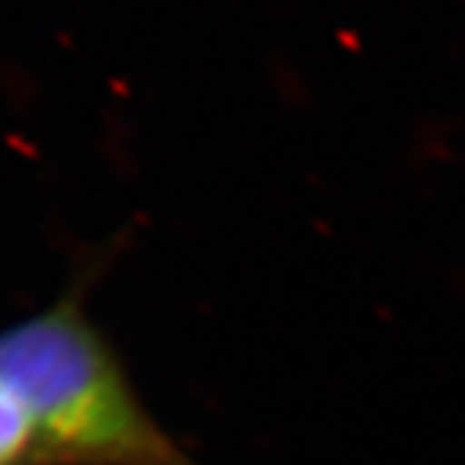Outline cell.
Listing matches in <instances>:
<instances>
[{
    "instance_id": "1",
    "label": "cell",
    "mask_w": 465,
    "mask_h": 465,
    "mask_svg": "<svg viewBox=\"0 0 465 465\" xmlns=\"http://www.w3.org/2000/svg\"><path fill=\"white\" fill-rule=\"evenodd\" d=\"M0 385L32 424L34 465H200L150 414L73 295L0 331Z\"/></svg>"
},
{
    "instance_id": "2",
    "label": "cell",
    "mask_w": 465,
    "mask_h": 465,
    "mask_svg": "<svg viewBox=\"0 0 465 465\" xmlns=\"http://www.w3.org/2000/svg\"><path fill=\"white\" fill-rule=\"evenodd\" d=\"M0 465H34L32 424L5 385H0Z\"/></svg>"
}]
</instances>
